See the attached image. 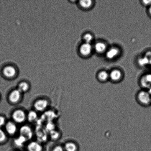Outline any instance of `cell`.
<instances>
[{"instance_id":"cb8c5ba5","label":"cell","mask_w":151,"mask_h":151,"mask_svg":"<svg viewBox=\"0 0 151 151\" xmlns=\"http://www.w3.org/2000/svg\"><path fill=\"white\" fill-rule=\"evenodd\" d=\"M52 151H64V149L61 146H57L54 148Z\"/></svg>"},{"instance_id":"44dd1931","label":"cell","mask_w":151,"mask_h":151,"mask_svg":"<svg viewBox=\"0 0 151 151\" xmlns=\"http://www.w3.org/2000/svg\"><path fill=\"white\" fill-rule=\"evenodd\" d=\"M6 139V136L5 132L0 129V142L5 141Z\"/></svg>"},{"instance_id":"5b68a950","label":"cell","mask_w":151,"mask_h":151,"mask_svg":"<svg viewBox=\"0 0 151 151\" xmlns=\"http://www.w3.org/2000/svg\"><path fill=\"white\" fill-rule=\"evenodd\" d=\"M48 101L45 99H39L36 101L34 104V107L35 110L41 112L45 110L48 107Z\"/></svg>"},{"instance_id":"9a60e30c","label":"cell","mask_w":151,"mask_h":151,"mask_svg":"<svg viewBox=\"0 0 151 151\" xmlns=\"http://www.w3.org/2000/svg\"><path fill=\"white\" fill-rule=\"evenodd\" d=\"M98 78L100 81L105 82L107 81L108 78H109V75L106 72L103 71L99 73Z\"/></svg>"},{"instance_id":"5bb4252c","label":"cell","mask_w":151,"mask_h":151,"mask_svg":"<svg viewBox=\"0 0 151 151\" xmlns=\"http://www.w3.org/2000/svg\"><path fill=\"white\" fill-rule=\"evenodd\" d=\"M118 50L116 48H112L106 53V57L108 59H112L117 55Z\"/></svg>"},{"instance_id":"8fae6325","label":"cell","mask_w":151,"mask_h":151,"mask_svg":"<svg viewBox=\"0 0 151 151\" xmlns=\"http://www.w3.org/2000/svg\"><path fill=\"white\" fill-rule=\"evenodd\" d=\"M65 149L66 151H77L78 147L76 143L70 142L66 143L65 146Z\"/></svg>"},{"instance_id":"4fadbf2b","label":"cell","mask_w":151,"mask_h":151,"mask_svg":"<svg viewBox=\"0 0 151 151\" xmlns=\"http://www.w3.org/2000/svg\"><path fill=\"white\" fill-rule=\"evenodd\" d=\"M29 88V84L26 81H22L19 83L18 86V89L22 93L27 91Z\"/></svg>"},{"instance_id":"52a82bcc","label":"cell","mask_w":151,"mask_h":151,"mask_svg":"<svg viewBox=\"0 0 151 151\" xmlns=\"http://www.w3.org/2000/svg\"><path fill=\"white\" fill-rule=\"evenodd\" d=\"M92 47L89 43H85L81 45L80 48L81 54L83 56H87L91 53Z\"/></svg>"},{"instance_id":"2e32d148","label":"cell","mask_w":151,"mask_h":151,"mask_svg":"<svg viewBox=\"0 0 151 151\" xmlns=\"http://www.w3.org/2000/svg\"><path fill=\"white\" fill-rule=\"evenodd\" d=\"M95 50L97 52L102 53L104 52L106 50V46L105 44L103 42H99L96 44Z\"/></svg>"},{"instance_id":"9c48e42d","label":"cell","mask_w":151,"mask_h":151,"mask_svg":"<svg viewBox=\"0 0 151 151\" xmlns=\"http://www.w3.org/2000/svg\"><path fill=\"white\" fill-rule=\"evenodd\" d=\"M109 78L114 82H118L120 81L122 78V73L119 70H113L109 75Z\"/></svg>"},{"instance_id":"3957f363","label":"cell","mask_w":151,"mask_h":151,"mask_svg":"<svg viewBox=\"0 0 151 151\" xmlns=\"http://www.w3.org/2000/svg\"><path fill=\"white\" fill-rule=\"evenodd\" d=\"M26 116V114L22 109H17L13 112L12 118L13 121L17 123H22L24 122Z\"/></svg>"},{"instance_id":"30bf717a","label":"cell","mask_w":151,"mask_h":151,"mask_svg":"<svg viewBox=\"0 0 151 151\" xmlns=\"http://www.w3.org/2000/svg\"><path fill=\"white\" fill-rule=\"evenodd\" d=\"M27 149L29 151H42V146L39 143L36 142H31L28 145Z\"/></svg>"},{"instance_id":"6da1fadb","label":"cell","mask_w":151,"mask_h":151,"mask_svg":"<svg viewBox=\"0 0 151 151\" xmlns=\"http://www.w3.org/2000/svg\"><path fill=\"white\" fill-rule=\"evenodd\" d=\"M136 99L139 104L143 106H147L151 103V95L145 90H141L137 92Z\"/></svg>"},{"instance_id":"8992f818","label":"cell","mask_w":151,"mask_h":151,"mask_svg":"<svg viewBox=\"0 0 151 151\" xmlns=\"http://www.w3.org/2000/svg\"><path fill=\"white\" fill-rule=\"evenodd\" d=\"M21 96L22 93L18 89H16L13 90L10 93L9 97V100L12 103H17L20 100Z\"/></svg>"},{"instance_id":"ffe728a7","label":"cell","mask_w":151,"mask_h":151,"mask_svg":"<svg viewBox=\"0 0 151 151\" xmlns=\"http://www.w3.org/2000/svg\"><path fill=\"white\" fill-rule=\"evenodd\" d=\"M50 136L53 139H57L59 137V133L55 130L50 132Z\"/></svg>"},{"instance_id":"ac0fdd59","label":"cell","mask_w":151,"mask_h":151,"mask_svg":"<svg viewBox=\"0 0 151 151\" xmlns=\"http://www.w3.org/2000/svg\"><path fill=\"white\" fill-rule=\"evenodd\" d=\"M80 5L83 8L87 9L91 6L92 4V1L90 0H86V1H79Z\"/></svg>"},{"instance_id":"83f0119b","label":"cell","mask_w":151,"mask_h":151,"mask_svg":"<svg viewBox=\"0 0 151 151\" xmlns=\"http://www.w3.org/2000/svg\"><path fill=\"white\" fill-rule=\"evenodd\" d=\"M150 63H151V60H150Z\"/></svg>"},{"instance_id":"603a6c76","label":"cell","mask_w":151,"mask_h":151,"mask_svg":"<svg viewBox=\"0 0 151 151\" xmlns=\"http://www.w3.org/2000/svg\"><path fill=\"white\" fill-rule=\"evenodd\" d=\"M6 121L4 117L0 116V127H1L5 125Z\"/></svg>"},{"instance_id":"7402d4cb","label":"cell","mask_w":151,"mask_h":151,"mask_svg":"<svg viewBox=\"0 0 151 151\" xmlns=\"http://www.w3.org/2000/svg\"><path fill=\"white\" fill-rule=\"evenodd\" d=\"M47 129L48 130V131L50 132L54 130V124H48V125H47Z\"/></svg>"},{"instance_id":"ba28073f","label":"cell","mask_w":151,"mask_h":151,"mask_svg":"<svg viewBox=\"0 0 151 151\" xmlns=\"http://www.w3.org/2000/svg\"><path fill=\"white\" fill-rule=\"evenodd\" d=\"M6 131L10 135L14 134L17 131V127L15 124L12 122H9L6 124Z\"/></svg>"},{"instance_id":"7a4b0ae2","label":"cell","mask_w":151,"mask_h":151,"mask_svg":"<svg viewBox=\"0 0 151 151\" xmlns=\"http://www.w3.org/2000/svg\"><path fill=\"white\" fill-rule=\"evenodd\" d=\"M1 73L5 78H14L17 73V69L15 66L8 65L4 66L1 69Z\"/></svg>"},{"instance_id":"4316f807","label":"cell","mask_w":151,"mask_h":151,"mask_svg":"<svg viewBox=\"0 0 151 151\" xmlns=\"http://www.w3.org/2000/svg\"><path fill=\"white\" fill-rule=\"evenodd\" d=\"M149 12L150 14L151 15V6L150 7V8H149Z\"/></svg>"},{"instance_id":"d4e9b609","label":"cell","mask_w":151,"mask_h":151,"mask_svg":"<svg viewBox=\"0 0 151 151\" xmlns=\"http://www.w3.org/2000/svg\"><path fill=\"white\" fill-rule=\"evenodd\" d=\"M147 62H148V60L147 58L141 59L139 61L140 64L141 65L145 64Z\"/></svg>"},{"instance_id":"277c9868","label":"cell","mask_w":151,"mask_h":151,"mask_svg":"<svg viewBox=\"0 0 151 151\" xmlns=\"http://www.w3.org/2000/svg\"><path fill=\"white\" fill-rule=\"evenodd\" d=\"M20 135L23 136L27 140H29L33 137V132L32 129L28 126L24 125L21 127L20 129Z\"/></svg>"},{"instance_id":"e0dca14e","label":"cell","mask_w":151,"mask_h":151,"mask_svg":"<svg viewBox=\"0 0 151 151\" xmlns=\"http://www.w3.org/2000/svg\"><path fill=\"white\" fill-rule=\"evenodd\" d=\"M37 118V114L35 111H30L28 114L27 118L29 122H33Z\"/></svg>"},{"instance_id":"d6986e66","label":"cell","mask_w":151,"mask_h":151,"mask_svg":"<svg viewBox=\"0 0 151 151\" xmlns=\"http://www.w3.org/2000/svg\"><path fill=\"white\" fill-rule=\"evenodd\" d=\"M84 40L85 41L86 43H89L92 41L93 37V36L91 34L87 33L84 36Z\"/></svg>"},{"instance_id":"7c38bea8","label":"cell","mask_w":151,"mask_h":151,"mask_svg":"<svg viewBox=\"0 0 151 151\" xmlns=\"http://www.w3.org/2000/svg\"><path fill=\"white\" fill-rule=\"evenodd\" d=\"M27 140L25 137H23V136L20 135L14 140V144L18 147H22L26 143Z\"/></svg>"},{"instance_id":"484cf974","label":"cell","mask_w":151,"mask_h":151,"mask_svg":"<svg viewBox=\"0 0 151 151\" xmlns=\"http://www.w3.org/2000/svg\"><path fill=\"white\" fill-rule=\"evenodd\" d=\"M143 2L146 5H149L151 4V1H143Z\"/></svg>"}]
</instances>
